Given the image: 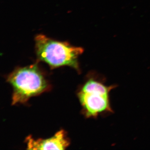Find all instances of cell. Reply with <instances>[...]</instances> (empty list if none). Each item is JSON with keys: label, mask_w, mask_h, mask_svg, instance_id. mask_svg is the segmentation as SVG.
I'll use <instances>...</instances> for the list:
<instances>
[{"label": "cell", "mask_w": 150, "mask_h": 150, "mask_svg": "<svg viewBox=\"0 0 150 150\" xmlns=\"http://www.w3.org/2000/svg\"><path fill=\"white\" fill-rule=\"evenodd\" d=\"M8 81L13 88V104L25 102L47 87L46 81L37 64L15 70L10 75Z\"/></svg>", "instance_id": "cell-3"}, {"label": "cell", "mask_w": 150, "mask_h": 150, "mask_svg": "<svg viewBox=\"0 0 150 150\" xmlns=\"http://www.w3.org/2000/svg\"><path fill=\"white\" fill-rule=\"evenodd\" d=\"M35 50L38 59L52 68L68 66L79 69L78 58L83 52L81 47L72 46L43 34L35 36Z\"/></svg>", "instance_id": "cell-2"}, {"label": "cell", "mask_w": 150, "mask_h": 150, "mask_svg": "<svg viewBox=\"0 0 150 150\" xmlns=\"http://www.w3.org/2000/svg\"><path fill=\"white\" fill-rule=\"evenodd\" d=\"M104 76L96 75L86 82L79 93L80 100L87 117L96 118L99 115L107 116L113 113L110 93L116 85H106Z\"/></svg>", "instance_id": "cell-1"}, {"label": "cell", "mask_w": 150, "mask_h": 150, "mask_svg": "<svg viewBox=\"0 0 150 150\" xmlns=\"http://www.w3.org/2000/svg\"><path fill=\"white\" fill-rule=\"evenodd\" d=\"M27 141L28 149L30 150H64L69 145L63 131L47 139L35 140L29 137Z\"/></svg>", "instance_id": "cell-4"}]
</instances>
